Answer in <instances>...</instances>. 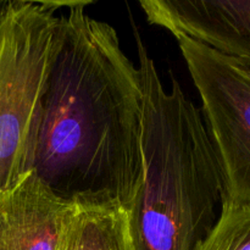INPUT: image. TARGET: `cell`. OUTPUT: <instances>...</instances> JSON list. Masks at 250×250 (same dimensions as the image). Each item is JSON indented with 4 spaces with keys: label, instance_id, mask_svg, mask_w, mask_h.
<instances>
[{
    "label": "cell",
    "instance_id": "obj_1",
    "mask_svg": "<svg viewBox=\"0 0 250 250\" xmlns=\"http://www.w3.org/2000/svg\"><path fill=\"white\" fill-rule=\"evenodd\" d=\"M90 4L70 1L60 15L33 171L68 204L128 210L143 171L141 72Z\"/></svg>",
    "mask_w": 250,
    "mask_h": 250
},
{
    "label": "cell",
    "instance_id": "obj_2",
    "mask_svg": "<svg viewBox=\"0 0 250 250\" xmlns=\"http://www.w3.org/2000/svg\"><path fill=\"white\" fill-rule=\"evenodd\" d=\"M143 87V171L129 205L133 250H194L211 231L225 200L216 151L200 110L171 73L164 87L133 27Z\"/></svg>",
    "mask_w": 250,
    "mask_h": 250
},
{
    "label": "cell",
    "instance_id": "obj_3",
    "mask_svg": "<svg viewBox=\"0 0 250 250\" xmlns=\"http://www.w3.org/2000/svg\"><path fill=\"white\" fill-rule=\"evenodd\" d=\"M70 1L5 0L0 10V190L33 171L42 106Z\"/></svg>",
    "mask_w": 250,
    "mask_h": 250
},
{
    "label": "cell",
    "instance_id": "obj_4",
    "mask_svg": "<svg viewBox=\"0 0 250 250\" xmlns=\"http://www.w3.org/2000/svg\"><path fill=\"white\" fill-rule=\"evenodd\" d=\"M176 39L202 99L224 177V202L250 204V65L187 37Z\"/></svg>",
    "mask_w": 250,
    "mask_h": 250
},
{
    "label": "cell",
    "instance_id": "obj_5",
    "mask_svg": "<svg viewBox=\"0 0 250 250\" xmlns=\"http://www.w3.org/2000/svg\"><path fill=\"white\" fill-rule=\"evenodd\" d=\"M139 5L150 24L250 65V1L144 0Z\"/></svg>",
    "mask_w": 250,
    "mask_h": 250
},
{
    "label": "cell",
    "instance_id": "obj_6",
    "mask_svg": "<svg viewBox=\"0 0 250 250\" xmlns=\"http://www.w3.org/2000/svg\"><path fill=\"white\" fill-rule=\"evenodd\" d=\"M72 208L31 171L0 190V250H56Z\"/></svg>",
    "mask_w": 250,
    "mask_h": 250
},
{
    "label": "cell",
    "instance_id": "obj_7",
    "mask_svg": "<svg viewBox=\"0 0 250 250\" xmlns=\"http://www.w3.org/2000/svg\"><path fill=\"white\" fill-rule=\"evenodd\" d=\"M56 250H133L128 212L120 207L73 205Z\"/></svg>",
    "mask_w": 250,
    "mask_h": 250
},
{
    "label": "cell",
    "instance_id": "obj_8",
    "mask_svg": "<svg viewBox=\"0 0 250 250\" xmlns=\"http://www.w3.org/2000/svg\"><path fill=\"white\" fill-rule=\"evenodd\" d=\"M194 250H250V204L222 203L216 224Z\"/></svg>",
    "mask_w": 250,
    "mask_h": 250
},
{
    "label": "cell",
    "instance_id": "obj_9",
    "mask_svg": "<svg viewBox=\"0 0 250 250\" xmlns=\"http://www.w3.org/2000/svg\"><path fill=\"white\" fill-rule=\"evenodd\" d=\"M4 4H5V0H0V10H1V7L4 6Z\"/></svg>",
    "mask_w": 250,
    "mask_h": 250
}]
</instances>
